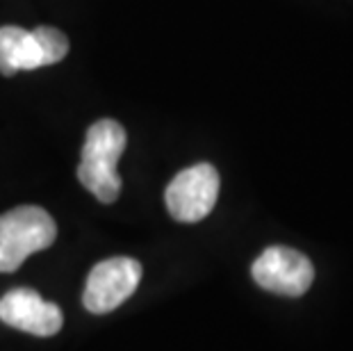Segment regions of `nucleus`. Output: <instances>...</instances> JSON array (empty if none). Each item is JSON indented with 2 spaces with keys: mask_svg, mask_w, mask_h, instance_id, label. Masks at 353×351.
<instances>
[{
  "mask_svg": "<svg viewBox=\"0 0 353 351\" xmlns=\"http://www.w3.org/2000/svg\"><path fill=\"white\" fill-rule=\"evenodd\" d=\"M216 199H219V174L208 162L183 169L164 192L169 214L183 223L205 219L216 205Z\"/></svg>",
  "mask_w": 353,
  "mask_h": 351,
  "instance_id": "nucleus-3",
  "label": "nucleus"
},
{
  "mask_svg": "<svg viewBox=\"0 0 353 351\" xmlns=\"http://www.w3.org/2000/svg\"><path fill=\"white\" fill-rule=\"evenodd\" d=\"M39 66L46 64L34 32L17 26L0 28V71L5 76H14L17 71H34Z\"/></svg>",
  "mask_w": 353,
  "mask_h": 351,
  "instance_id": "nucleus-7",
  "label": "nucleus"
},
{
  "mask_svg": "<svg viewBox=\"0 0 353 351\" xmlns=\"http://www.w3.org/2000/svg\"><path fill=\"white\" fill-rule=\"evenodd\" d=\"M141 281V265L134 258H108L87 276L82 303L94 315H105L130 299Z\"/></svg>",
  "mask_w": 353,
  "mask_h": 351,
  "instance_id": "nucleus-5",
  "label": "nucleus"
},
{
  "mask_svg": "<svg viewBox=\"0 0 353 351\" xmlns=\"http://www.w3.org/2000/svg\"><path fill=\"white\" fill-rule=\"evenodd\" d=\"M32 32L37 37V41H39L43 64L46 66L62 62L66 53H69V39L64 37L62 30L50 28V26H39V28H34Z\"/></svg>",
  "mask_w": 353,
  "mask_h": 351,
  "instance_id": "nucleus-8",
  "label": "nucleus"
},
{
  "mask_svg": "<svg viewBox=\"0 0 353 351\" xmlns=\"http://www.w3.org/2000/svg\"><path fill=\"white\" fill-rule=\"evenodd\" d=\"M128 135L123 126L114 119H101L89 126L82 158L78 167V181L101 203H114L121 194V176L117 171L119 158L123 155Z\"/></svg>",
  "mask_w": 353,
  "mask_h": 351,
  "instance_id": "nucleus-1",
  "label": "nucleus"
},
{
  "mask_svg": "<svg viewBox=\"0 0 353 351\" xmlns=\"http://www.w3.org/2000/svg\"><path fill=\"white\" fill-rule=\"evenodd\" d=\"M0 322L37 338H50L59 333L64 315L57 303L43 301L37 290L17 288L0 299Z\"/></svg>",
  "mask_w": 353,
  "mask_h": 351,
  "instance_id": "nucleus-6",
  "label": "nucleus"
},
{
  "mask_svg": "<svg viewBox=\"0 0 353 351\" xmlns=\"http://www.w3.org/2000/svg\"><path fill=\"white\" fill-rule=\"evenodd\" d=\"M57 226L39 205H19L0 214V274L17 272L28 256L55 242Z\"/></svg>",
  "mask_w": 353,
  "mask_h": 351,
  "instance_id": "nucleus-2",
  "label": "nucleus"
},
{
  "mask_svg": "<svg viewBox=\"0 0 353 351\" xmlns=\"http://www.w3.org/2000/svg\"><path fill=\"white\" fill-rule=\"evenodd\" d=\"M251 276L267 292L301 297L312 285L314 267L301 251L290 246H269L255 258Z\"/></svg>",
  "mask_w": 353,
  "mask_h": 351,
  "instance_id": "nucleus-4",
  "label": "nucleus"
}]
</instances>
